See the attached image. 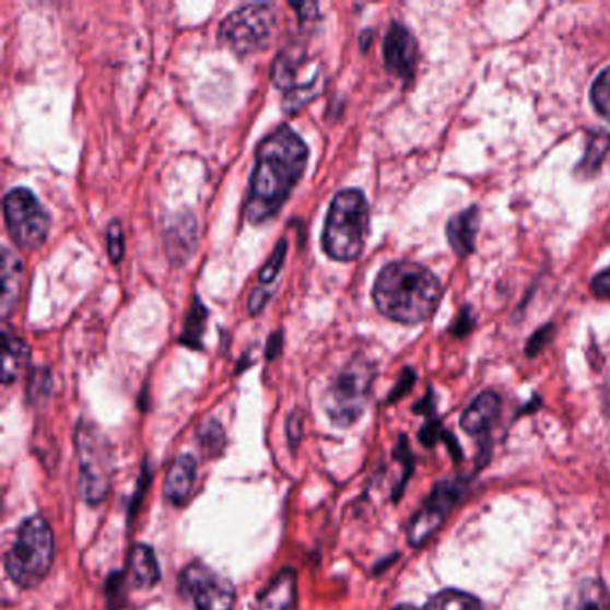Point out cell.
Here are the masks:
<instances>
[{
    "label": "cell",
    "mask_w": 610,
    "mask_h": 610,
    "mask_svg": "<svg viewBox=\"0 0 610 610\" xmlns=\"http://www.w3.org/2000/svg\"><path fill=\"white\" fill-rule=\"evenodd\" d=\"M464 485L460 482L444 480L433 488L432 494L424 503L423 508L412 517L409 527V541L412 547H421L430 537L443 527L444 519L448 516L453 505L462 494Z\"/></svg>",
    "instance_id": "cell-11"
},
{
    "label": "cell",
    "mask_w": 610,
    "mask_h": 610,
    "mask_svg": "<svg viewBox=\"0 0 610 610\" xmlns=\"http://www.w3.org/2000/svg\"><path fill=\"white\" fill-rule=\"evenodd\" d=\"M289 435L291 438H300L301 437V418L300 413H292L291 419H289Z\"/></svg>",
    "instance_id": "cell-34"
},
{
    "label": "cell",
    "mask_w": 610,
    "mask_h": 610,
    "mask_svg": "<svg viewBox=\"0 0 610 610\" xmlns=\"http://www.w3.org/2000/svg\"><path fill=\"white\" fill-rule=\"evenodd\" d=\"M392 610H418V609H415V607L412 606H398L396 607V609Z\"/></svg>",
    "instance_id": "cell-37"
},
{
    "label": "cell",
    "mask_w": 610,
    "mask_h": 610,
    "mask_svg": "<svg viewBox=\"0 0 610 610\" xmlns=\"http://www.w3.org/2000/svg\"><path fill=\"white\" fill-rule=\"evenodd\" d=\"M308 165V148L289 126H281L256 149L246 219L253 226L271 221L291 197Z\"/></svg>",
    "instance_id": "cell-1"
},
{
    "label": "cell",
    "mask_w": 610,
    "mask_h": 610,
    "mask_svg": "<svg viewBox=\"0 0 610 610\" xmlns=\"http://www.w3.org/2000/svg\"><path fill=\"white\" fill-rule=\"evenodd\" d=\"M79 491L84 502L97 505L104 502L112 488L114 457L106 438L92 424L81 423L78 429Z\"/></svg>",
    "instance_id": "cell-8"
},
{
    "label": "cell",
    "mask_w": 610,
    "mask_h": 610,
    "mask_svg": "<svg viewBox=\"0 0 610 610\" xmlns=\"http://www.w3.org/2000/svg\"><path fill=\"white\" fill-rule=\"evenodd\" d=\"M297 607V575L291 567L280 571L271 584L256 596V610H295Z\"/></svg>",
    "instance_id": "cell-14"
},
{
    "label": "cell",
    "mask_w": 610,
    "mask_h": 610,
    "mask_svg": "<svg viewBox=\"0 0 610 610\" xmlns=\"http://www.w3.org/2000/svg\"><path fill=\"white\" fill-rule=\"evenodd\" d=\"M369 235V204L360 190H342L331 201L326 215L322 247L339 261H351L364 251Z\"/></svg>",
    "instance_id": "cell-3"
},
{
    "label": "cell",
    "mask_w": 610,
    "mask_h": 610,
    "mask_svg": "<svg viewBox=\"0 0 610 610\" xmlns=\"http://www.w3.org/2000/svg\"><path fill=\"white\" fill-rule=\"evenodd\" d=\"M418 44L410 31L401 24H390L384 39L385 67L396 78L410 81L418 67Z\"/></svg>",
    "instance_id": "cell-12"
},
{
    "label": "cell",
    "mask_w": 610,
    "mask_h": 610,
    "mask_svg": "<svg viewBox=\"0 0 610 610\" xmlns=\"http://www.w3.org/2000/svg\"><path fill=\"white\" fill-rule=\"evenodd\" d=\"M50 390V374L47 369H36L31 378V399H42Z\"/></svg>",
    "instance_id": "cell-29"
},
{
    "label": "cell",
    "mask_w": 610,
    "mask_h": 610,
    "mask_svg": "<svg viewBox=\"0 0 610 610\" xmlns=\"http://www.w3.org/2000/svg\"><path fill=\"white\" fill-rule=\"evenodd\" d=\"M272 81L283 90L286 112H297L322 92L325 75L315 67L301 45L281 50L272 64Z\"/></svg>",
    "instance_id": "cell-7"
},
{
    "label": "cell",
    "mask_w": 610,
    "mask_h": 610,
    "mask_svg": "<svg viewBox=\"0 0 610 610\" xmlns=\"http://www.w3.org/2000/svg\"><path fill=\"white\" fill-rule=\"evenodd\" d=\"M197 438H199V444L201 448L213 457V455H219V453L226 446V435H224V430H222L221 424L216 421H208V423L202 424L197 433Z\"/></svg>",
    "instance_id": "cell-25"
},
{
    "label": "cell",
    "mask_w": 610,
    "mask_h": 610,
    "mask_svg": "<svg viewBox=\"0 0 610 610\" xmlns=\"http://www.w3.org/2000/svg\"><path fill=\"white\" fill-rule=\"evenodd\" d=\"M609 590L600 580H582L564 601V610H609Z\"/></svg>",
    "instance_id": "cell-20"
},
{
    "label": "cell",
    "mask_w": 610,
    "mask_h": 610,
    "mask_svg": "<svg viewBox=\"0 0 610 610\" xmlns=\"http://www.w3.org/2000/svg\"><path fill=\"white\" fill-rule=\"evenodd\" d=\"M55 562V533L42 516L25 519L4 556L5 573L22 589L39 586Z\"/></svg>",
    "instance_id": "cell-4"
},
{
    "label": "cell",
    "mask_w": 610,
    "mask_h": 610,
    "mask_svg": "<svg viewBox=\"0 0 610 610\" xmlns=\"http://www.w3.org/2000/svg\"><path fill=\"white\" fill-rule=\"evenodd\" d=\"M590 291L600 300H610V269L601 271L590 281Z\"/></svg>",
    "instance_id": "cell-31"
},
{
    "label": "cell",
    "mask_w": 610,
    "mask_h": 610,
    "mask_svg": "<svg viewBox=\"0 0 610 610\" xmlns=\"http://www.w3.org/2000/svg\"><path fill=\"white\" fill-rule=\"evenodd\" d=\"M551 337H553V326H544V328L537 331V333L531 337L530 342H528V354L533 356V354L541 353L542 348L550 342Z\"/></svg>",
    "instance_id": "cell-30"
},
{
    "label": "cell",
    "mask_w": 610,
    "mask_h": 610,
    "mask_svg": "<svg viewBox=\"0 0 610 610\" xmlns=\"http://www.w3.org/2000/svg\"><path fill=\"white\" fill-rule=\"evenodd\" d=\"M271 292H263V289H256L255 292H253L251 295V303H249V310L253 312V314H258V312L261 310V308H263V306H266L267 300H269V297H271Z\"/></svg>",
    "instance_id": "cell-32"
},
{
    "label": "cell",
    "mask_w": 610,
    "mask_h": 610,
    "mask_svg": "<svg viewBox=\"0 0 610 610\" xmlns=\"http://www.w3.org/2000/svg\"><path fill=\"white\" fill-rule=\"evenodd\" d=\"M590 98L596 112L610 122V67L596 78L590 90Z\"/></svg>",
    "instance_id": "cell-26"
},
{
    "label": "cell",
    "mask_w": 610,
    "mask_h": 610,
    "mask_svg": "<svg viewBox=\"0 0 610 610\" xmlns=\"http://www.w3.org/2000/svg\"><path fill=\"white\" fill-rule=\"evenodd\" d=\"M286 255V242L280 241V244L275 246L274 253H272L271 258L267 261L263 269L260 272V281L266 285V283H272L275 280V275L280 274L281 267H283V261H285Z\"/></svg>",
    "instance_id": "cell-27"
},
{
    "label": "cell",
    "mask_w": 610,
    "mask_h": 610,
    "mask_svg": "<svg viewBox=\"0 0 610 610\" xmlns=\"http://www.w3.org/2000/svg\"><path fill=\"white\" fill-rule=\"evenodd\" d=\"M126 580L134 589L149 590L156 586L160 582V567H157L153 548L148 547V544L133 547V550L129 553Z\"/></svg>",
    "instance_id": "cell-16"
},
{
    "label": "cell",
    "mask_w": 610,
    "mask_h": 610,
    "mask_svg": "<svg viewBox=\"0 0 610 610\" xmlns=\"http://www.w3.org/2000/svg\"><path fill=\"white\" fill-rule=\"evenodd\" d=\"M108 251L109 258H112L114 263L122 260L126 246H124L122 227H120V222L118 221L112 222L108 227Z\"/></svg>",
    "instance_id": "cell-28"
},
{
    "label": "cell",
    "mask_w": 610,
    "mask_h": 610,
    "mask_svg": "<svg viewBox=\"0 0 610 610\" xmlns=\"http://www.w3.org/2000/svg\"><path fill=\"white\" fill-rule=\"evenodd\" d=\"M281 350V333L271 335V339H269V345H267V356L269 359H274L278 356Z\"/></svg>",
    "instance_id": "cell-35"
},
{
    "label": "cell",
    "mask_w": 610,
    "mask_h": 610,
    "mask_svg": "<svg viewBox=\"0 0 610 610\" xmlns=\"http://www.w3.org/2000/svg\"><path fill=\"white\" fill-rule=\"evenodd\" d=\"M468 320H471V315L462 314V317H460V326H457V328H453V331L458 335L468 333V331L471 330L472 326L468 325Z\"/></svg>",
    "instance_id": "cell-36"
},
{
    "label": "cell",
    "mask_w": 610,
    "mask_h": 610,
    "mask_svg": "<svg viewBox=\"0 0 610 610\" xmlns=\"http://www.w3.org/2000/svg\"><path fill=\"white\" fill-rule=\"evenodd\" d=\"M179 589L196 610H233L235 587L224 576L202 564H192L179 575Z\"/></svg>",
    "instance_id": "cell-10"
},
{
    "label": "cell",
    "mask_w": 610,
    "mask_h": 610,
    "mask_svg": "<svg viewBox=\"0 0 610 610\" xmlns=\"http://www.w3.org/2000/svg\"><path fill=\"white\" fill-rule=\"evenodd\" d=\"M500 410H502V399L496 392L488 390V392L480 394L462 413L460 424H462L464 432H468L472 437L488 432L500 415Z\"/></svg>",
    "instance_id": "cell-15"
},
{
    "label": "cell",
    "mask_w": 610,
    "mask_h": 610,
    "mask_svg": "<svg viewBox=\"0 0 610 610\" xmlns=\"http://www.w3.org/2000/svg\"><path fill=\"white\" fill-rule=\"evenodd\" d=\"M441 297V281L415 261H392L374 281V305L379 314L399 325H419L430 319Z\"/></svg>",
    "instance_id": "cell-2"
},
{
    "label": "cell",
    "mask_w": 610,
    "mask_h": 610,
    "mask_svg": "<svg viewBox=\"0 0 610 610\" xmlns=\"http://www.w3.org/2000/svg\"><path fill=\"white\" fill-rule=\"evenodd\" d=\"M31 350L10 330L2 331V384L10 385L30 365Z\"/></svg>",
    "instance_id": "cell-19"
},
{
    "label": "cell",
    "mask_w": 610,
    "mask_h": 610,
    "mask_svg": "<svg viewBox=\"0 0 610 610\" xmlns=\"http://www.w3.org/2000/svg\"><path fill=\"white\" fill-rule=\"evenodd\" d=\"M196 247V226L192 216H181L173 222V227L167 232V249L171 260L187 258Z\"/></svg>",
    "instance_id": "cell-22"
},
{
    "label": "cell",
    "mask_w": 610,
    "mask_h": 610,
    "mask_svg": "<svg viewBox=\"0 0 610 610\" xmlns=\"http://www.w3.org/2000/svg\"><path fill=\"white\" fill-rule=\"evenodd\" d=\"M609 153L610 133H607L603 129L590 131L584 160L575 168L576 176L582 177V179H589V177L595 176Z\"/></svg>",
    "instance_id": "cell-21"
},
{
    "label": "cell",
    "mask_w": 610,
    "mask_h": 610,
    "mask_svg": "<svg viewBox=\"0 0 610 610\" xmlns=\"http://www.w3.org/2000/svg\"><path fill=\"white\" fill-rule=\"evenodd\" d=\"M478 226H480V213L477 207L468 208L464 212L449 219L446 235H448L449 246L458 256H468L474 251L477 242Z\"/></svg>",
    "instance_id": "cell-17"
},
{
    "label": "cell",
    "mask_w": 610,
    "mask_h": 610,
    "mask_svg": "<svg viewBox=\"0 0 610 610\" xmlns=\"http://www.w3.org/2000/svg\"><path fill=\"white\" fill-rule=\"evenodd\" d=\"M424 610H482L474 596L462 590H444L430 598Z\"/></svg>",
    "instance_id": "cell-23"
},
{
    "label": "cell",
    "mask_w": 610,
    "mask_h": 610,
    "mask_svg": "<svg viewBox=\"0 0 610 610\" xmlns=\"http://www.w3.org/2000/svg\"><path fill=\"white\" fill-rule=\"evenodd\" d=\"M2 294H0V314L10 317L16 306L22 285H24V263L8 247L2 249Z\"/></svg>",
    "instance_id": "cell-18"
},
{
    "label": "cell",
    "mask_w": 610,
    "mask_h": 610,
    "mask_svg": "<svg viewBox=\"0 0 610 610\" xmlns=\"http://www.w3.org/2000/svg\"><path fill=\"white\" fill-rule=\"evenodd\" d=\"M374 378L376 367L364 356H354L350 364L340 371L322 396V407L331 423L345 429L362 418Z\"/></svg>",
    "instance_id": "cell-5"
},
{
    "label": "cell",
    "mask_w": 610,
    "mask_h": 610,
    "mask_svg": "<svg viewBox=\"0 0 610 610\" xmlns=\"http://www.w3.org/2000/svg\"><path fill=\"white\" fill-rule=\"evenodd\" d=\"M4 221L20 247L38 249L49 236V213L27 188H15L4 197Z\"/></svg>",
    "instance_id": "cell-9"
},
{
    "label": "cell",
    "mask_w": 610,
    "mask_h": 610,
    "mask_svg": "<svg viewBox=\"0 0 610 610\" xmlns=\"http://www.w3.org/2000/svg\"><path fill=\"white\" fill-rule=\"evenodd\" d=\"M207 317V308H204L199 301H196L192 310L188 314L187 322H185V331H183L181 337L183 344L190 345V348H199V345H201Z\"/></svg>",
    "instance_id": "cell-24"
},
{
    "label": "cell",
    "mask_w": 610,
    "mask_h": 610,
    "mask_svg": "<svg viewBox=\"0 0 610 610\" xmlns=\"http://www.w3.org/2000/svg\"><path fill=\"white\" fill-rule=\"evenodd\" d=\"M197 462L192 455H181L177 457L171 468H168L165 483H163V494L168 503L174 507H183L192 494L196 485Z\"/></svg>",
    "instance_id": "cell-13"
},
{
    "label": "cell",
    "mask_w": 610,
    "mask_h": 610,
    "mask_svg": "<svg viewBox=\"0 0 610 610\" xmlns=\"http://www.w3.org/2000/svg\"><path fill=\"white\" fill-rule=\"evenodd\" d=\"M413 379H415V376H413L412 371H404L403 379L399 382L398 389L394 390L392 396H390V401H394V399H398L399 396H403L407 390H410V387H412L413 384Z\"/></svg>",
    "instance_id": "cell-33"
},
{
    "label": "cell",
    "mask_w": 610,
    "mask_h": 610,
    "mask_svg": "<svg viewBox=\"0 0 610 610\" xmlns=\"http://www.w3.org/2000/svg\"><path fill=\"white\" fill-rule=\"evenodd\" d=\"M278 30V11L271 2L242 5L221 24V39L241 56L266 50Z\"/></svg>",
    "instance_id": "cell-6"
}]
</instances>
